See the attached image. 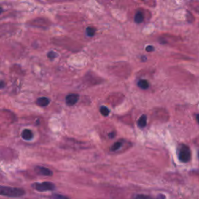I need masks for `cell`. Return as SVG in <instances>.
Here are the masks:
<instances>
[{
    "label": "cell",
    "mask_w": 199,
    "mask_h": 199,
    "mask_svg": "<svg viewBox=\"0 0 199 199\" xmlns=\"http://www.w3.org/2000/svg\"><path fill=\"white\" fill-rule=\"evenodd\" d=\"M25 191L22 188L0 186V195L11 198H19L24 195Z\"/></svg>",
    "instance_id": "1"
},
{
    "label": "cell",
    "mask_w": 199,
    "mask_h": 199,
    "mask_svg": "<svg viewBox=\"0 0 199 199\" xmlns=\"http://www.w3.org/2000/svg\"><path fill=\"white\" fill-rule=\"evenodd\" d=\"M177 156L180 161L182 163H187L190 161L191 158V150L188 146L184 144H181L178 146L177 149Z\"/></svg>",
    "instance_id": "2"
},
{
    "label": "cell",
    "mask_w": 199,
    "mask_h": 199,
    "mask_svg": "<svg viewBox=\"0 0 199 199\" xmlns=\"http://www.w3.org/2000/svg\"><path fill=\"white\" fill-rule=\"evenodd\" d=\"M33 187L37 190V191H53L55 188V185L51 182H43V183H34L33 184Z\"/></svg>",
    "instance_id": "3"
},
{
    "label": "cell",
    "mask_w": 199,
    "mask_h": 199,
    "mask_svg": "<svg viewBox=\"0 0 199 199\" xmlns=\"http://www.w3.org/2000/svg\"><path fill=\"white\" fill-rule=\"evenodd\" d=\"M79 96L76 93H72V94H69L66 97V103L68 106H73L78 102Z\"/></svg>",
    "instance_id": "4"
},
{
    "label": "cell",
    "mask_w": 199,
    "mask_h": 199,
    "mask_svg": "<svg viewBox=\"0 0 199 199\" xmlns=\"http://www.w3.org/2000/svg\"><path fill=\"white\" fill-rule=\"evenodd\" d=\"M35 171L39 173L41 175H44V176H52L53 175V172L49 170L47 167H44V166H36L35 167Z\"/></svg>",
    "instance_id": "5"
},
{
    "label": "cell",
    "mask_w": 199,
    "mask_h": 199,
    "mask_svg": "<svg viewBox=\"0 0 199 199\" xmlns=\"http://www.w3.org/2000/svg\"><path fill=\"white\" fill-rule=\"evenodd\" d=\"M34 134L32 131L30 129H24L21 132V137L23 138V139L26 141H30L33 138Z\"/></svg>",
    "instance_id": "6"
},
{
    "label": "cell",
    "mask_w": 199,
    "mask_h": 199,
    "mask_svg": "<svg viewBox=\"0 0 199 199\" xmlns=\"http://www.w3.org/2000/svg\"><path fill=\"white\" fill-rule=\"evenodd\" d=\"M36 104L40 107H47L50 104V100L47 97H40L36 101Z\"/></svg>",
    "instance_id": "7"
},
{
    "label": "cell",
    "mask_w": 199,
    "mask_h": 199,
    "mask_svg": "<svg viewBox=\"0 0 199 199\" xmlns=\"http://www.w3.org/2000/svg\"><path fill=\"white\" fill-rule=\"evenodd\" d=\"M138 87L140 89H142V90H147L149 87V82L145 79L139 80L138 82Z\"/></svg>",
    "instance_id": "8"
},
{
    "label": "cell",
    "mask_w": 199,
    "mask_h": 199,
    "mask_svg": "<svg viewBox=\"0 0 199 199\" xmlns=\"http://www.w3.org/2000/svg\"><path fill=\"white\" fill-rule=\"evenodd\" d=\"M144 20V15L142 12H136L135 15V22L137 23H142Z\"/></svg>",
    "instance_id": "9"
},
{
    "label": "cell",
    "mask_w": 199,
    "mask_h": 199,
    "mask_svg": "<svg viewBox=\"0 0 199 199\" xmlns=\"http://www.w3.org/2000/svg\"><path fill=\"white\" fill-rule=\"evenodd\" d=\"M147 123V117L146 115H142V117H140L138 121V125L140 128H144L146 125Z\"/></svg>",
    "instance_id": "10"
},
{
    "label": "cell",
    "mask_w": 199,
    "mask_h": 199,
    "mask_svg": "<svg viewBox=\"0 0 199 199\" xmlns=\"http://www.w3.org/2000/svg\"><path fill=\"white\" fill-rule=\"evenodd\" d=\"M86 34L88 35L89 37H93V36L95 34V33H96V30H95L93 27H89L86 28Z\"/></svg>",
    "instance_id": "11"
},
{
    "label": "cell",
    "mask_w": 199,
    "mask_h": 199,
    "mask_svg": "<svg viewBox=\"0 0 199 199\" xmlns=\"http://www.w3.org/2000/svg\"><path fill=\"white\" fill-rule=\"evenodd\" d=\"M51 199H69L65 195H59V194H54L51 195Z\"/></svg>",
    "instance_id": "12"
},
{
    "label": "cell",
    "mask_w": 199,
    "mask_h": 199,
    "mask_svg": "<svg viewBox=\"0 0 199 199\" xmlns=\"http://www.w3.org/2000/svg\"><path fill=\"white\" fill-rule=\"evenodd\" d=\"M101 114L103 115V116H107V115L109 114V113H110V111H109V109L107 108V107H101Z\"/></svg>",
    "instance_id": "13"
},
{
    "label": "cell",
    "mask_w": 199,
    "mask_h": 199,
    "mask_svg": "<svg viewBox=\"0 0 199 199\" xmlns=\"http://www.w3.org/2000/svg\"><path fill=\"white\" fill-rule=\"evenodd\" d=\"M121 145H122V143H121V142H116V143H114L113 146H111V151H116V150L119 149L120 147L121 146Z\"/></svg>",
    "instance_id": "14"
},
{
    "label": "cell",
    "mask_w": 199,
    "mask_h": 199,
    "mask_svg": "<svg viewBox=\"0 0 199 199\" xmlns=\"http://www.w3.org/2000/svg\"><path fill=\"white\" fill-rule=\"evenodd\" d=\"M56 57H57V54H56L55 51H51L47 53V58H48L49 59L53 60V59H55Z\"/></svg>",
    "instance_id": "15"
},
{
    "label": "cell",
    "mask_w": 199,
    "mask_h": 199,
    "mask_svg": "<svg viewBox=\"0 0 199 199\" xmlns=\"http://www.w3.org/2000/svg\"><path fill=\"white\" fill-rule=\"evenodd\" d=\"M134 199H152V198H150L148 195H137L135 196Z\"/></svg>",
    "instance_id": "16"
},
{
    "label": "cell",
    "mask_w": 199,
    "mask_h": 199,
    "mask_svg": "<svg viewBox=\"0 0 199 199\" xmlns=\"http://www.w3.org/2000/svg\"><path fill=\"white\" fill-rule=\"evenodd\" d=\"M146 51H148V52H151V51H152L154 50V47L151 45L147 46V47H146Z\"/></svg>",
    "instance_id": "17"
},
{
    "label": "cell",
    "mask_w": 199,
    "mask_h": 199,
    "mask_svg": "<svg viewBox=\"0 0 199 199\" xmlns=\"http://www.w3.org/2000/svg\"><path fill=\"white\" fill-rule=\"evenodd\" d=\"M115 135H116V132L115 131H112L111 133H109V137L111 138H113L115 136Z\"/></svg>",
    "instance_id": "18"
},
{
    "label": "cell",
    "mask_w": 199,
    "mask_h": 199,
    "mask_svg": "<svg viewBox=\"0 0 199 199\" xmlns=\"http://www.w3.org/2000/svg\"><path fill=\"white\" fill-rule=\"evenodd\" d=\"M5 86H6V83L3 81H0V90L4 88Z\"/></svg>",
    "instance_id": "19"
},
{
    "label": "cell",
    "mask_w": 199,
    "mask_h": 199,
    "mask_svg": "<svg viewBox=\"0 0 199 199\" xmlns=\"http://www.w3.org/2000/svg\"><path fill=\"white\" fill-rule=\"evenodd\" d=\"M156 199H165V195H158V197L156 198Z\"/></svg>",
    "instance_id": "20"
},
{
    "label": "cell",
    "mask_w": 199,
    "mask_h": 199,
    "mask_svg": "<svg viewBox=\"0 0 199 199\" xmlns=\"http://www.w3.org/2000/svg\"><path fill=\"white\" fill-rule=\"evenodd\" d=\"M196 119H197L198 122V123H199V114L196 115Z\"/></svg>",
    "instance_id": "21"
},
{
    "label": "cell",
    "mask_w": 199,
    "mask_h": 199,
    "mask_svg": "<svg viewBox=\"0 0 199 199\" xmlns=\"http://www.w3.org/2000/svg\"><path fill=\"white\" fill-rule=\"evenodd\" d=\"M2 12H3V9H2V7H0V14H2Z\"/></svg>",
    "instance_id": "22"
}]
</instances>
